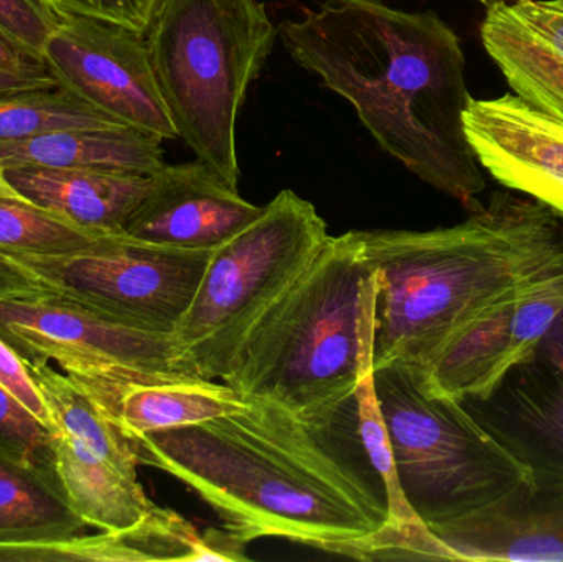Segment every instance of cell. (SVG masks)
Segmentation results:
<instances>
[{"label": "cell", "mask_w": 563, "mask_h": 562, "mask_svg": "<svg viewBox=\"0 0 563 562\" xmlns=\"http://www.w3.org/2000/svg\"><path fill=\"white\" fill-rule=\"evenodd\" d=\"M122 125L63 85L0 96V141Z\"/></svg>", "instance_id": "obj_23"}, {"label": "cell", "mask_w": 563, "mask_h": 562, "mask_svg": "<svg viewBox=\"0 0 563 562\" xmlns=\"http://www.w3.org/2000/svg\"><path fill=\"white\" fill-rule=\"evenodd\" d=\"M250 405L246 396L217 379H178V382L134 385L119 399L118 418L129 439L152 432L200 425L234 415Z\"/></svg>", "instance_id": "obj_20"}, {"label": "cell", "mask_w": 563, "mask_h": 562, "mask_svg": "<svg viewBox=\"0 0 563 562\" xmlns=\"http://www.w3.org/2000/svg\"><path fill=\"white\" fill-rule=\"evenodd\" d=\"M563 313V269L501 297L463 327L423 372L429 395L475 401L493 389L551 332Z\"/></svg>", "instance_id": "obj_11"}, {"label": "cell", "mask_w": 563, "mask_h": 562, "mask_svg": "<svg viewBox=\"0 0 563 562\" xmlns=\"http://www.w3.org/2000/svg\"><path fill=\"white\" fill-rule=\"evenodd\" d=\"M115 234L101 233L19 198H0V251L9 253H81Z\"/></svg>", "instance_id": "obj_24"}, {"label": "cell", "mask_w": 563, "mask_h": 562, "mask_svg": "<svg viewBox=\"0 0 563 562\" xmlns=\"http://www.w3.org/2000/svg\"><path fill=\"white\" fill-rule=\"evenodd\" d=\"M15 287L10 286L9 283H5V280L0 279V294L7 293V290H13Z\"/></svg>", "instance_id": "obj_34"}, {"label": "cell", "mask_w": 563, "mask_h": 562, "mask_svg": "<svg viewBox=\"0 0 563 562\" xmlns=\"http://www.w3.org/2000/svg\"><path fill=\"white\" fill-rule=\"evenodd\" d=\"M377 276L374 372H423L476 316L563 269V224L544 205L492 195L468 220L429 231H360Z\"/></svg>", "instance_id": "obj_3"}, {"label": "cell", "mask_w": 563, "mask_h": 562, "mask_svg": "<svg viewBox=\"0 0 563 562\" xmlns=\"http://www.w3.org/2000/svg\"><path fill=\"white\" fill-rule=\"evenodd\" d=\"M56 16L86 15L145 33L157 0H36Z\"/></svg>", "instance_id": "obj_27"}, {"label": "cell", "mask_w": 563, "mask_h": 562, "mask_svg": "<svg viewBox=\"0 0 563 562\" xmlns=\"http://www.w3.org/2000/svg\"><path fill=\"white\" fill-rule=\"evenodd\" d=\"M43 62L59 85L115 121L162 141L178 137L144 33L96 16H58Z\"/></svg>", "instance_id": "obj_10"}, {"label": "cell", "mask_w": 563, "mask_h": 562, "mask_svg": "<svg viewBox=\"0 0 563 562\" xmlns=\"http://www.w3.org/2000/svg\"><path fill=\"white\" fill-rule=\"evenodd\" d=\"M52 449L66 500L89 528L108 533L129 530L157 507L139 478L122 474L58 429H53Z\"/></svg>", "instance_id": "obj_18"}, {"label": "cell", "mask_w": 563, "mask_h": 562, "mask_svg": "<svg viewBox=\"0 0 563 562\" xmlns=\"http://www.w3.org/2000/svg\"><path fill=\"white\" fill-rule=\"evenodd\" d=\"M0 198H19V200H25V198L16 194L15 188L7 181L2 168H0Z\"/></svg>", "instance_id": "obj_32"}, {"label": "cell", "mask_w": 563, "mask_h": 562, "mask_svg": "<svg viewBox=\"0 0 563 562\" xmlns=\"http://www.w3.org/2000/svg\"><path fill=\"white\" fill-rule=\"evenodd\" d=\"M482 40L516 96L563 121V0L498 3Z\"/></svg>", "instance_id": "obj_15"}, {"label": "cell", "mask_w": 563, "mask_h": 562, "mask_svg": "<svg viewBox=\"0 0 563 562\" xmlns=\"http://www.w3.org/2000/svg\"><path fill=\"white\" fill-rule=\"evenodd\" d=\"M25 365L45 399L53 429L75 439L128 477L137 478L141 462L134 442L122 432L115 416L55 366Z\"/></svg>", "instance_id": "obj_21"}, {"label": "cell", "mask_w": 563, "mask_h": 562, "mask_svg": "<svg viewBox=\"0 0 563 562\" xmlns=\"http://www.w3.org/2000/svg\"><path fill=\"white\" fill-rule=\"evenodd\" d=\"M53 431L0 385V452L55 472Z\"/></svg>", "instance_id": "obj_25"}, {"label": "cell", "mask_w": 563, "mask_h": 562, "mask_svg": "<svg viewBox=\"0 0 563 562\" xmlns=\"http://www.w3.org/2000/svg\"><path fill=\"white\" fill-rule=\"evenodd\" d=\"M234 415L132 439L139 462L184 482L247 541L282 538L360 560L389 524L357 429L266 399Z\"/></svg>", "instance_id": "obj_1"}, {"label": "cell", "mask_w": 563, "mask_h": 562, "mask_svg": "<svg viewBox=\"0 0 563 562\" xmlns=\"http://www.w3.org/2000/svg\"><path fill=\"white\" fill-rule=\"evenodd\" d=\"M536 353L548 365L544 356L538 352V346ZM521 363L542 379L531 378L528 383H515V398L493 392L486 399L516 401L512 411V416H516V422L512 425L515 431L522 426H526L528 431L539 429L511 449L519 459L531 465L532 471L538 469L563 474V355L552 356L554 366L548 365L544 368H538L529 356Z\"/></svg>", "instance_id": "obj_22"}, {"label": "cell", "mask_w": 563, "mask_h": 562, "mask_svg": "<svg viewBox=\"0 0 563 562\" xmlns=\"http://www.w3.org/2000/svg\"><path fill=\"white\" fill-rule=\"evenodd\" d=\"M88 528L55 472L0 452V544L69 541Z\"/></svg>", "instance_id": "obj_19"}, {"label": "cell", "mask_w": 563, "mask_h": 562, "mask_svg": "<svg viewBox=\"0 0 563 562\" xmlns=\"http://www.w3.org/2000/svg\"><path fill=\"white\" fill-rule=\"evenodd\" d=\"M213 167L201 161L167 165L124 227L134 240L185 250H214L260 217Z\"/></svg>", "instance_id": "obj_13"}, {"label": "cell", "mask_w": 563, "mask_h": 562, "mask_svg": "<svg viewBox=\"0 0 563 562\" xmlns=\"http://www.w3.org/2000/svg\"><path fill=\"white\" fill-rule=\"evenodd\" d=\"M59 85L52 73H15L0 69V96Z\"/></svg>", "instance_id": "obj_31"}, {"label": "cell", "mask_w": 563, "mask_h": 562, "mask_svg": "<svg viewBox=\"0 0 563 562\" xmlns=\"http://www.w3.org/2000/svg\"><path fill=\"white\" fill-rule=\"evenodd\" d=\"M328 236L313 205L282 190L253 223L214 247L172 333L185 373L223 382L247 337L300 279Z\"/></svg>", "instance_id": "obj_6"}, {"label": "cell", "mask_w": 563, "mask_h": 562, "mask_svg": "<svg viewBox=\"0 0 563 562\" xmlns=\"http://www.w3.org/2000/svg\"><path fill=\"white\" fill-rule=\"evenodd\" d=\"M7 181L25 200L108 234L124 233L151 187V175L71 168H10Z\"/></svg>", "instance_id": "obj_16"}, {"label": "cell", "mask_w": 563, "mask_h": 562, "mask_svg": "<svg viewBox=\"0 0 563 562\" xmlns=\"http://www.w3.org/2000/svg\"><path fill=\"white\" fill-rule=\"evenodd\" d=\"M56 23L58 16L36 0H0V32L42 58Z\"/></svg>", "instance_id": "obj_26"}, {"label": "cell", "mask_w": 563, "mask_h": 562, "mask_svg": "<svg viewBox=\"0 0 563 562\" xmlns=\"http://www.w3.org/2000/svg\"><path fill=\"white\" fill-rule=\"evenodd\" d=\"M0 69L15 73H49L42 56L0 32Z\"/></svg>", "instance_id": "obj_30"}, {"label": "cell", "mask_w": 563, "mask_h": 562, "mask_svg": "<svg viewBox=\"0 0 563 562\" xmlns=\"http://www.w3.org/2000/svg\"><path fill=\"white\" fill-rule=\"evenodd\" d=\"M279 35L301 68L351 102L383 151L470 211L482 208L486 178L463 125L465 55L442 19L380 0H324L282 22Z\"/></svg>", "instance_id": "obj_2"}, {"label": "cell", "mask_w": 563, "mask_h": 562, "mask_svg": "<svg viewBox=\"0 0 563 562\" xmlns=\"http://www.w3.org/2000/svg\"><path fill=\"white\" fill-rule=\"evenodd\" d=\"M162 142L129 125L0 141V168H71L152 175L165 165Z\"/></svg>", "instance_id": "obj_17"}, {"label": "cell", "mask_w": 563, "mask_h": 562, "mask_svg": "<svg viewBox=\"0 0 563 562\" xmlns=\"http://www.w3.org/2000/svg\"><path fill=\"white\" fill-rule=\"evenodd\" d=\"M377 289L360 231L328 236L247 337L223 382L307 421H336L374 372Z\"/></svg>", "instance_id": "obj_4"}, {"label": "cell", "mask_w": 563, "mask_h": 562, "mask_svg": "<svg viewBox=\"0 0 563 562\" xmlns=\"http://www.w3.org/2000/svg\"><path fill=\"white\" fill-rule=\"evenodd\" d=\"M250 541L241 535L224 528H208L201 533L197 562L205 561H250L246 548Z\"/></svg>", "instance_id": "obj_29"}, {"label": "cell", "mask_w": 563, "mask_h": 562, "mask_svg": "<svg viewBox=\"0 0 563 562\" xmlns=\"http://www.w3.org/2000/svg\"><path fill=\"white\" fill-rule=\"evenodd\" d=\"M213 250H185L115 234L81 253L0 251V277L144 332L172 335Z\"/></svg>", "instance_id": "obj_8"}, {"label": "cell", "mask_w": 563, "mask_h": 562, "mask_svg": "<svg viewBox=\"0 0 563 562\" xmlns=\"http://www.w3.org/2000/svg\"><path fill=\"white\" fill-rule=\"evenodd\" d=\"M432 533L455 561L563 562V474L534 469L531 482Z\"/></svg>", "instance_id": "obj_14"}, {"label": "cell", "mask_w": 563, "mask_h": 562, "mask_svg": "<svg viewBox=\"0 0 563 562\" xmlns=\"http://www.w3.org/2000/svg\"><path fill=\"white\" fill-rule=\"evenodd\" d=\"M479 3L486 7V9H492V7L498 5V3L511 2V0H478Z\"/></svg>", "instance_id": "obj_33"}, {"label": "cell", "mask_w": 563, "mask_h": 562, "mask_svg": "<svg viewBox=\"0 0 563 562\" xmlns=\"http://www.w3.org/2000/svg\"><path fill=\"white\" fill-rule=\"evenodd\" d=\"M479 167L563 218V121L516 95L473 99L463 114Z\"/></svg>", "instance_id": "obj_12"}, {"label": "cell", "mask_w": 563, "mask_h": 562, "mask_svg": "<svg viewBox=\"0 0 563 562\" xmlns=\"http://www.w3.org/2000/svg\"><path fill=\"white\" fill-rule=\"evenodd\" d=\"M0 385L12 393L40 422L53 431L52 416L42 393L36 388L25 362L19 353L0 339Z\"/></svg>", "instance_id": "obj_28"}, {"label": "cell", "mask_w": 563, "mask_h": 562, "mask_svg": "<svg viewBox=\"0 0 563 562\" xmlns=\"http://www.w3.org/2000/svg\"><path fill=\"white\" fill-rule=\"evenodd\" d=\"M276 35L260 0H157L144 33L178 137L231 187L241 174L238 118Z\"/></svg>", "instance_id": "obj_5"}, {"label": "cell", "mask_w": 563, "mask_h": 562, "mask_svg": "<svg viewBox=\"0 0 563 562\" xmlns=\"http://www.w3.org/2000/svg\"><path fill=\"white\" fill-rule=\"evenodd\" d=\"M0 339L25 363L55 366L114 416L131 386L201 379L181 368L174 335L111 322L30 287L0 294Z\"/></svg>", "instance_id": "obj_9"}, {"label": "cell", "mask_w": 563, "mask_h": 562, "mask_svg": "<svg viewBox=\"0 0 563 562\" xmlns=\"http://www.w3.org/2000/svg\"><path fill=\"white\" fill-rule=\"evenodd\" d=\"M404 497L430 531L463 520L531 482L534 471L462 401L429 395L402 366L374 372Z\"/></svg>", "instance_id": "obj_7"}]
</instances>
